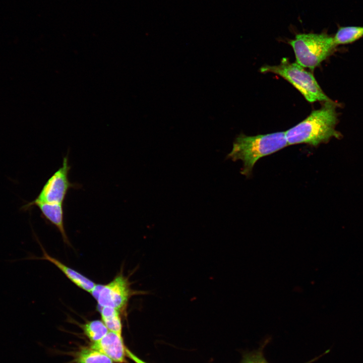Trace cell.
I'll use <instances>...</instances> for the list:
<instances>
[{"mask_svg":"<svg viewBox=\"0 0 363 363\" xmlns=\"http://www.w3.org/2000/svg\"><path fill=\"white\" fill-rule=\"evenodd\" d=\"M337 115L335 103L332 100L324 102L320 108L285 132L288 145L304 143L317 146L332 138H340L341 135L335 129Z\"/></svg>","mask_w":363,"mask_h":363,"instance_id":"6da1fadb","label":"cell"},{"mask_svg":"<svg viewBox=\"0 0 363 363\" xmlns=\"http://www.w3.org/2000/svg\"><path fill=\"white\" fill-rule=\"evenodd\" d=\"M288 145L285 132L253 136L241 134L236 138L229 156L233 160L243 162L241 173L249 176L259 159Z\"/></svg>","mask_w":363,"mask_h":363,"instance_id":"7a4b0ae2","label":"cell"},{"mask_svg":"<svg viewBox=\"0 0 363 363\" xmlns=\"http://www.w3.org/2000/svg\"><path fill=\"white\" fill-rule=\"evenodd\" d=\"M289 44L294 52L296 63L311 70L326 59L336 46L333 37L325 33H299Z\"/></svg>","mask_w":363,"mask_h":363,"instance_id":"3957f363","label":"cell"},{"mask_svg":"<svg viewBox=\"0 0 363 363\" xmlns=\"http://www.w3.org/2000/svg\"><path fill=\"white\" fill-rule=\"evenodd\" d=\"M262 73H272L285 79L292 85L310 102H327L331 100L324 93L312 73L296 63L284 58L278 65H265Z\"/></svg>","mask_w":363,"mask_h":363,"instance_id":"277c9868","label":"cell"},{"mask_svg":"<svg viewBox=\"0 0 363 363\" xmlns=\"http://www.w3.org/2000/svg\"><path fill=\"white\" fill-rule=\"evenodd\" d=\"M142 292L132 289L128 277L120 271L109 283L96 284L90 293L96 299L98 307H108L126 315L130 298Z\"/></svg>","mask_w":363,"mask_h":363,"instance_id":"5b68a950","label":"cell"},{"mask_svg":"<svg viewBox=\"0 0 363 363\" xmlns=\"http://www.w3.org/2000/svg\"><path fill=\"white\" fill-rule=\"evenodd\" d=\"M71 166L68 157L63 158L62 165L46 181L37 197L24 208L28 209L37 203L63 204L70 188H77V184L70 182L69 173Z\"/></svg>","mask_w":363,"mask_h":363,"instance_id":"8992f818","label":"cell"},{"mask_svg":"<svg viewBox=\"0 0 363 363\" xmlns=\"http://www.w3.org/2000/svg\"><path fill=\"white\" fill-rule=\"evenodd\" d=\"M90 347L103 353L115 363H128L126 349L122 335L109 331L100 340Z\"/></svg>","mask_w":363,"mask_h":363,"instance_id":"52a82bcc","label":"cell"},{"mask_svg":"<svg viewBox=\"0 0 363 363\" xmlns=\"http://www.w3.org/2000/svg\"><path fill=\"white\" fill-rule=\"evenodd\" d=\"M36 239L42 250V256L38 257L31 254L27 257L21 260H43L48 261L59 269L71 282L80 288L89 293L91 292L96 284L94 281L82 274L66 265L57 259L50 256L46 252L38 238Z\"/></svg>","mask_w":363,"mask_h":363,"instance_id":"ba28073f","label":"cell"},{"mask_svg":"<svg viewBox=\"0 0 363 363\" xmlns=\"http://www.w3.org/2000/svg\"><path fill=\"white\" fill-rule=\"evenodd\" d=\"M34 205L38 207L43 217L57 229L64 241L70 246L64 226L63 204L37 203Z\"/></svg>","mask_w":363,"mask_h":363,"instance_id":"9c48e42d","label":"cell"},{"mask_svg":"<svg viewBox=\"0 0 363 363\" xmlns=\"http://www.w3.org/2000/svg\"><path fill=\"white\" fill-rule=\"evenodd\" d=\"M72 355L74 363H114L105 354L90 346L81 347Z\"/></svg>","mask_w":363,"mask_h":363,"instance_id":"30bf717a","label":"cell"},{"mask_svg":"<svg viewBox=\"0 0 363 363\" xmlns=\"http://www.w3.org/2000/svg\"><path fill=\"white\" fill-rule=\"evenodd\" d=\"M101 320L109 331L122 335L121 313L117 310L108 307H98Z\"/></svg>","mask_w":363,"mask_h":363,"instance_id":"8fae6325","label":"cell"},{"mask_svg":"<svg viewBox=\"0 0 363 363\" xmlns=\"http://www.w3.org/2000/svg\"><path fill=\"white\" fill-rule=\"evenodd\" d=\"M363 37V26L339 27L333 37L336 45L352 43Z\"/></svg>","mask_w":363,"mask_h":363,"instance_id":"7c38bea8","label":"cell"},{"mask_svg":"<svg viewBox=\"0 0 363 363\" xmlns=\"http://www.w3.org/2000/svg\"><path fill=\"white\" fill-rule=\"evenodd\" d=\"M79 326L91 343L98 341L109 331L102 321L99 320L89 321Z\"/></svg>","mask_w":363,"mask_h":363,"instance_id":"4fadbf2b","label":"cell"},{"mask_svg":"<svg viewBox=\"0 0 363 363\" xmlns=\"http://www.w3.org/2000/svg\"><path fill=\"white\" fill-rule=\"evenodd\" d=\"M322 355L305 363H311ZM239 363H269L264 356L262 350L254 351L244 354Z\"/></svg>","mask_w":363,"mask_h":363,"instance_id":"5bb4252c","label":"cell"},{"mask_svg":"<svg viewBox=\"0 0 363 363\" xmlns=\"http://www.w3.org/2000/svg\"><path fill=\"white\" fill-rule=\"evenodd\" d=\"M126 355L127 357L129 358L135 363H147L136 356L127 347L126 349Z\"/></svg>","mask_w":363,"mask_h":363,"instance_id":"9a60e30c","label":"cell"}]
</instances>
